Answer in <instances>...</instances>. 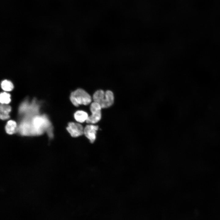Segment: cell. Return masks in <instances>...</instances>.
<instances>
[{
    "label": "cell",
    "instance_id": "9",
    "mask_svg": "<svg viewBox=\"0 0 220 220\" xmlns=\"http://www.w3.org/2000/svg\"><path fill=\"white\" fill-rule=\"evenodd\" d=\"M5 130L6 133L9 134L14 133L17 130V124L14 121H9L6 126Z\"/></svg>",
    "mask_w": 220,
    "mask_h": 220
},
{
    "label": "cell",
    "instance_id": "2",
    "mask_svg": "<svg viewBox=\"0 0 220 220\" xmlns=\"http://www.w3.org/2000/svg\"><path fill=\"white\" fill-rule=\"evenodd\" d=\"M93 99L94 101L99 103L102 108H107L112 105L114 101V95L111 90L105 92L102 90H98L94 94Z\"/></svg>",
    "mask_w": 220,
    "mask_h": 220
},
{
    "label": "cell",
    "instance_id": "4",
    "mask_svg": "<svg viewBox=\"0 0 220 220\" xmlns=\"http://www.w3.org/2000/svg\"><path fill=\"white\" fill-rule=\"evenodd\" d=\"M101 105L98 103L94 101L90 105V111L92 114L88 116L86 122L88 123L95 124L98 122L101 117Z\"/></svg>",
    "mask_w": 220,
    "mask_h": 220
},
{
    "label": "cell",
    "instance_id": "1",
    "mask_svg": "<svg viewBox=\"0 0 220 220\" xmlns=\"http://www.w3.org/2000/svg\"><path fill=\"white\" fill-rule=\"evenodd\" d=\"M50 123L45 116H35L29 122L24 121L20 126V132L24 135H39L50 127Z\"/></svg>",
    "mask_w": 220,
    "mask_h": 220
},
{
    "label": "cell",
    "instance_id": "11",
    "mask_svg": "<svg viewBox=\"0 0 220 220\" xmlns=\"http://www.w3.org/2000/svg\"><path fill=\"white\" fill-rule=\"evenodd\" d=\"M10 95L6 92L2 93L0 94V101L3 104H8L11 101Z\"/></svg>",
    "mask_w": 220,
    "mask_h": 220
},
{
    "label": "cell",
    "instance_id": "3",
    "mask_svg": "<svg viewBox=\"0 0 220 220\" xmlns=\"http://www.w3.org/2000/svg\"><path fill=\"white\" fill-rule=\"evenodd\" d=\"M70 99L72 104L77 107L81 105H87L92 101L90 94L81 88L77 89L72 92Z\"/></svg>",
    "mask_w": 220,
    "mask_h": 220
},
{
    "label": "cell",
    "instance_id": "8",
    "mask_svg": "<svg viewBox=\"0 0 220 220\" xmlns=\"http://www.w3.org/2000/svg\"><path fill=\"white\" fill-rule=\"evenodd\" d=\"M88 117L87 113L82 110L77 111L74 114L75 120L79 123H83L86 121Z\"/></svg>",
    "mask_w": 220,
    "mask_h": 220
},
{
    "label": "cell",
    "instance_id": "6",
    "mask_svg": "<svg viewBox=\"0 0 220 220\" xmlns=\"http://www.w3.org/2000/svg\"><path fill=\"white\" fill-rule=\"evenodd\" d=\"M98 128V126L93 125H87L84 128V134L91 143H93L95 141L97 131Z\"/></svg>",
    "mask_w": 220,
    "mask_h": 220
},
{
    "label": "cell",
    "instance_id": "7",
    "mask_svg": "<svg viewBox=\"0 0 220 220\" xmlns=\"http://www.w3.org/2000/svg\"><path fill=\"white\" fill-rule=\"evenodd\" d=\"M7 104H3L0 105V118L2 120H6L9 118V113L11 110V107Z\"/></svg>",
    "mask_w": 220,
    "mask_h": 220
},
{
    "label": "cell",
    "instance_id": "5",
    "mask_svg": "<svg viewBox=\"0 0 220 220\" xmlns=\"http://www.w3.org/2000/svg\"><path fill=\"white\" fill-rule=\"evenodd\" d=\"M67 130L73 137H77L84 134V129L80 124L74 122H70L66 128Z\"/></svg>",
    "mask_w": 220,
    "mask_h": 220
},
{
    "label": "cell",
    "instance_id": "10",
    "mask_svg": "<svg viewBox=\"0 0 220 220\" xmlns=\"http://www.w3.org/2000/svg\"><path fill=\"white\" fill-rule=\"evenodd\" d=\"M1 86L2 89L6 91H10L13 88V83L7 80H4L2 81L1 84Z\"/></svg>",
    "mask_w": 220,
    "mask_h": 220
}]
</instances>
